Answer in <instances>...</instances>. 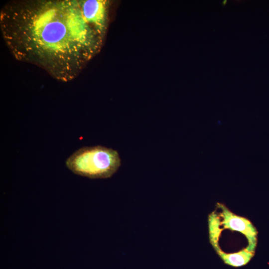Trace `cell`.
<instances>
[{
	"label": "cell",
	"mask_w": 269,
	"mask_h": 269,
	"mask_svg": "<svg viewBox=\"0 0 269 269\" xmlns=\"http://www.w3.org/2000/svg\"><path fill=\"white\" fill-rule=\"evenodd\" d=\"M209 238L210 243L216 252L221 249L218 245V240L222 229L219 227L221 222L219 216L215 213L212 212L208 218Z\"/></svg>",
	"instance_id": "obj_5"
},
{
	"label": "cell",
	"mask_w": 269,
	"mask_h": 269,
	"mask_svg": "<svg viewBox=\"0 0 269 269\" xmlns=\"http://www.w3.org/2000/svg\"><path fill=\"white\" fill-rule=\"evenodd\" d=\"M217 253L225 264L234 267L247 265L254 256V253L249 252L246 249L232 254L225 253L221 250Z\"/></svg>",
	"instance_id": "obj_4"
},
{
	"label": "cell",
	"mask_w": 269,
	"mask_h": 269,
	"mask_svg": "<svg viewBox=\"0 0 269 269\" xmlns=\"http://www.w3.org/2000/svg\"><path fill=\"white\" fill-rule=\"evenodd\" d=\"M121 163L117 151L96 145L79 148L67 158L66 165L76 174L97 179L111 177Z\"/></svg>",
	"instance_id": "obj_2"
},
{
	"label": "cell",
	"mask_w": 269,
	"mask_h": 269,
	"mask_svg": "<svg viewBox=\"0 0 269 269\" xmlns=\"http://www.w3.org/2000/svg\"><path fill=\"white\" fill-rule=\"evenodd\" d=\"M218 205L222 210L220 215L223 218V221L221 225H223L224 228L238 231L245 235L249 241V246L246 249L255 253L257 235L256 228L248 219L236 216L222 204H218Z\"/></svg>",
	"instance_id": "obj_3"
},
{
	"label": "cell",
	"mask_w": 269,
	"mask_h": 269,
	"mask_svg": "<svg viewBox=\"0 0 269 269\" xmlns=\"http://www.w3.org/2000/svg\"><path fill=\"white\" fill-rule=\"evenodd\" d=\"M107 19L103 0H14L0 10V28L16 59L68 82L98 51Z\"/></svg>",
	"instance_id": "obj_1"
}]
</instances>
